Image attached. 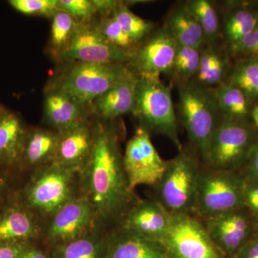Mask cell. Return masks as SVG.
<instances>
[{"mask_svg":"<svg viewBox=\"0 0 258 258\" xmlns=\"http://www.w3.org/2000/svg\"><path fill=\"white\" fill-rule=\"evenodd\" d=\"M231 85L238 88L247 98L258 97V59L251 58L236 66Z\"/></svg>","mask_w":258,"mask_h":258,"instance_id":"cell-31","label":"cell"},{"mask_svg":"<svg viewBox=\"0 0 258 258\" xmlns=\"http://www.w3.org/2000/svg\"><path fill=\"white\" fill-rule=\"evenodd\" d=\"M244 206L258 216V180L248 177L244 179Z\"/></svg>","mask_w":258,"mask_h":258,"instance_id":"cell-37","label":"cell"},{"mask_svg":"<svg viewBox=\"0 0 258 258\" xmlns=\"http://www.w3.org/2000/svg\"><path fill=\"white\" fill-rule=\"evenodd\" d=\"M28 131L22 120L8 111L0 116V164H12L20 160Z\"/></svg>","mask_w":258,"mask_h":258,"instance_id":"cell-22","label":"cell"},{"mask_svg":"<svg viewBox=\"0 0 258 258\" xmlns=\"http://www.w3.org/2000/svg\"><path fill=\"white\" fill-rule=\"evenodd\" d=\"M165 29L182 46L200 49L205 40L200 24L188 9L186 3L171 12L166 20Z\"/></svg>","mask_w":258,"mask_h":258,"instance_id":"cell-23","label":"cell"},{"mask_svg":"<svg viewBox=\"0 0 258 258\" xmlns=\"http://www.w3.org/2000/svg\"><path fill=\"white\" fill-rule=\"evenodd\" d=\"M258 25V13L247 8L234 10L226 19L225 32L231 45L247 36Z\"/></svg>","mask_w":258,"mask_h":258,"instance_id":"cell-29","label":"cell"},{"mask_svg":"<svg viewBox=\"0 0 258 258\" xmlns=\"http://www.w3.org/2000/svg\"><path fill=\"white\" fill-rule=\"evenodd\" d=\"M171 218L172 215L157 200L138 201L125 214L121 227L161 243L169 230Z\"/></svg>","mask_w":258,"mask_h":258,"instance_id":"cell-16","label":"cell"},{"mask_svg":"<svg viewBox=\"0 0 258 258\" xmlns=\"http://www.w3.org/2000/svg\"><path fill=\"white\" fill-rule=\"evenodd\" d=\"M79 176L81 195L89 200L101 222L123 220L138 202L129 187L118 132L108 121L95 123L92 151Z\"/></svg>","mask_w":258,"mask_h":258,"instance_id":"cell-1","label":"cell"},{"mask_svg":"<svg viewBox=\"0 0 258 258\" xmlns=\"http://www.w3.org/2000/svg\"><path fill=\"white\" fill-rule=\"evenodd\" d=\"M200 170L197 159L188 151L166 161V167L159 184L156 200L171 215L193 211Z\"/></svg>","mask_w":258,"mask_h":258,"instance_id":"cell-5","label":"cell"},{"mask_svg":"<svg viewBox=\"0 0 258 258\" xmlns=\"http://www.w3.org/2000/svg\"><path fill=\"white\" fill-rule=\"evenodd\" d=\"M171 215L170 227L161 242L167 258H227L195 217L190 214Z\"/></svg>","mask_w":258,"mask_h":258,"instance_id":"cell-8","label":"cell"},{"mask_svg":"<svg viewBox=\"0 0 258 258\" xmlns=\"http://www.w3.org/2000/svg\"><path fill=\"white\" fill-rule=\"evenodd\" d=\"M93 205L83 195L76 197L51 217L45 237L55 246L91 233L99 223Z\"/></svg>","mask_w":258,"mask_h":258,"instance_id":"cell-12","label":"cell"},{"mask_svg":"<svg viewBox=\"0 0 258 258\" xmlns=\"http://www.w3.org/2000/svg\"><path fill=\"white\" fill-rule=\"evenodd\" d=\"M123 163L132 191L140 185L156 187L166 167V161L159 155L150 134L141 126L137 127L127 142Z\"/></svg>","mask_w":258,"mask_h":258,"instance_id":"cell-11","label":"cell"},{"mask_svg":"<svg viewBox=\"0 0 258 258\" xmlns=\"http://www.w3.org/2000/svg\"><path fill=\"white\" fill-rule=\"evenodd\" d=\"M256 233H257V238H258V222L257 225H256Z\"/></svg>","mask_w":258,"mask_h":258,"instance_id":"cell-45","label":"cell"},{"mask_svg":"<svg viewBox=\"0 0 258 258\" xmlns=\"http://www.w3.org/2000/svg\"><path fill=\"white\" fill-rule=\"evenodd\" d=\"M6 111V108H5L4 106H2V105H0V116Z\"/></svg>","mask_w":258,"mask_h":258,"instance_id":"cell-43","label":"cell"},{"mask_svg":"<svg viewBox=\"0 0 258 258\" xmlns=\"http://www.w3.org/2000/svg\"><path fill=\"white\" fill-rule=\"evenodd\" d=\"M232 258H258V238L249 240Z\"/></svg>","mask_w":258,"mask_h":258,"instance_id":"cell-40","label":"cell"},{"mask_svg":"<svg viewBox=\"0 0 258 258\" xmlns=\"http://www.w3.org/2000/svg\"><path fill=\"white\" fill-rule=\"evenodd\" d=\"M3 184H4V182H3V180L0 178V194H1L2 189H3Z\"/></svg>","mask_w":258,"mask_h":258,"instance_id":"cell-44","label":"cell"},{"mask_svg":"<svg viewBox=\"0 0 258 258\" xmlns=\"http://www.w3.org/2000/svg\"><path fill=\"white\" fill-rule=\"evenodd\" d=\"M77 176L79 173L55 164L38 169L27 189L29 208L52 217L76 198Z\"/></svg>","mask_w":258,"mask_h":258,"instance_id":"cell-7","label":"cell"},{"mask_svg":"<svg viewBox=\"0 0 258 258\" xmlns=\"http://www.w3.org/2000/svg\"><path fill=\"white\" fill-rule=\"evenodd\" d=\"M112 13L123 30L138 45L151 35L154 28L152 22L131 11L123 2H117Z\"/></svg>","mask_w":258,"mask_h":258,"instance_id":"cell-28","label":"cell"},{"mask_svg":"<svg viewBox=\"0 0 258 258\" xmlns=\"http://www.w3.org/2000/svg\"><path fill=\"white\" fill-rule=\"evenodd\" d=\"M44 120L62 132L88 118L89 110L63 90L47 85L44 95Z\"/></svg>","mask_w":258,"mask_h":258,"instance_id":"cell-17","label":"cell"},{"mask_svg":"<svg viewBox=\"0 0 258 258\" xmlns=\"http://www.w3.org/2000/svg\"><path fill=\"white\" fill-rule=\"evenodd\" d=\"M132 113L139 120V126L149 134L167 137L179 151L182 149L170 88L160 78L138 76Z\"/></svg>","mask_w":258,"mask_h":258,"instance_id":"cell-2","label":"cell"},{"mask_svg":"<svg viewBox=\"0 0 258 258\" xmlns=\"http://www.w3.org/2000/svg\"><path fill=\"white\" fill-rule=\"evenodd\" d=\"M94 136L95 124L88 118L59 132L53 164L79 174L91 155Z\"/></svg>","mask_w":258,"mask_h":258,"instance_id":"cell-15","label":"cell"},{"mask_svg":"<svg viewBox=\"0 0 258 258\" xmlns=\"http://www.w3.org/2000/svg\"><path fill=\"white\" fill-rule=\"evenodd\" d=\"M58 132L44 128L28 131L21 159L27 166L38 169L55 161Z\"/></svg>","mask_w":258,"mask_h":258,"instance_id":"cell-20","label":"cell"},{"mask_svg":"<svg viewBox=\"0 0 258 258\" xmlns=\"http://www.w3.org/2000/svg\"><path fill=\"white\" fill-rule=\"evenodd\" d=\"M200 56V49L179 45L171 71L180 83L189 82L190 79L197 75Z\"/></svg>","mask_w":258,"mask_h":258,"instance_id":"cell-33","label":"cell"},{"mask_svg":"<svg viewBox=\"0 0 258 258\" xmlns=\"http://www.w3.org/2000/svg\"><path fill=\"white\" fill-rule=\"evenodd\" d=\"M245 159L248 169V177L258 180V141L252 144Z\"/></svg>","mask_w":258,"mask_h":258,"instance_id":"cell-38","label":"cell"},{"mask_svg":"<svg viewBox=\"0 0 258 258\" xmlns=\"http://www.w3.org/2000/svg\"><path fill=\"white\" fill-rule=\"evenodd\" d=\"M215 95L219 109L224 116L243 119L248 113L247 97L238 88L231 84L222 85Z\"/></svg>","mask_w":258,"mask_h":258,"instance_id":"cell-27","label":"cell"},{"mask_svg":"<svg viewBox=\"0 0 258 258\" xmlns=\"http://www.w3.org/2000/svg\"><path fill=\"white\" fill-rule=\"evenodd\" d=\"M40 233L32 212L21 208H13L0 217V244L24 243Z\"/></svg>","mask_w":258,"mask_h":258,"instance_id":"cell-21","label":"cell"},{"mask_svg":"<svg viewBox=\"0 0 258 258\" xmlns=\"http://www.w3.org/2000/svg\"><path fill=\"white\" fill-rule=\"evenodd\" d=\"M130 55L114 46L103 35L96 17L78 23L67 47L57 62H88L99 63H128Z\"/></svg>","mask_w":258,"mask_h":258,"instance_id":"cell-10","label":"cell"},{"mask_svg":"<svg viewBox=\"0 0 258 258\" xmlns=\"http://www.w3.org/2000/svg\"><path fill=\"white\" fill-rule=\"evenodd\" d=\"M25 247L24 243L0 244V258H20Z\"/></svg>","mask_w":258,"mask_h":258,"instance_id":"cell-39","label":"cell"},{"mask_svg":"<svg viewBox=\"0 0 258 258\" xmlns=\"http://www.w3.org/2000/svg\"><path fill=\"white\" fill-rule=\"evenodd\" d=\"M9 4L19 13L31 16L52 18L57 9V0H10Z\"/></svg>","mask_w":258,"mask_h":258,"instance_id":"cell-34","label":"cell"},{"mask_svg":"<svg viewBox=\"0 0 258 258\" xmlns=\"http://www.w3.org/2000/svg\"><path fill=\"white\" fill-rule=\"evenodd\" d=\"M179 97L180 119L190 142L207 163L212 137L220 121L215 93L200 84L187 82L180 84Z\"/></svg>","mask_w":258,"mask_h":258,"instance_id":"cell-4","label":"cell"},{"mask_svg":"<svg viewBox=\"0 0 258 258\" xmlns=\"http://www.w3.org/2000/svg\"><path fill=\"white\" fill-rule=\"evenodd\" d=\"M51 30L48 51L56 61L67 47L76 29L78 22L62 10H57L51 18Z\"/></svg>","mask_w":258,"mask_h":258,"instance_id":"cell-25","label":"cell"},{"mask_svg":"<svg viewBox=\"0 0 258 258\" xmlns=\"http://www.w3.org/2000/svg\"><path fill=\"white\" fill-rule=\"evenodd\" d=\"M231 50L236 55L251 56L252 58H258V25L247 36L238 42L231 45Z\"/></svg>","mask_w":258,"mask_h":258,"instance_id":"cell-36","label":"cell"},{"mask_svg":"<svg viewBox=\"0 0 258 258\" xmlns=\"http://www.w3.org/2000/svg\"><path fill=\"white\" fill-rule=\"evenodd\" d=\"M188 9L203 30L205 39L214 40L219 30V18L213 5L208 0H193L186 3Z\"/></svg>","mask_w":258,"mask_h":258,"instance_id":"cell-32","label":"cell"},{"mask_svg":"<svg viewBox=\"0 0 258 258\" xmlns=\"http://www.w3.org/2000/svg\"><path fill=\"white\" fill-rule=\"evenodd\" d=\"M112 12L108 14L97 15L98 27L108 41L131 55L138 44L123 30Z\"/></svg>","mask_w":258,"mask_h":258,"instance_id":"cell-30","label":"cell"},{"mask_svg":"<svg viewBox=\"0 0 258 258\" xmlns=\"http://www.w3.org/2000/svg\"><path fill=\"white\" fill-rule=\"evenodd\" d=\"M63 69L48 85L63 90L91 111L93 101L114 86L128 71L125 63L62 62Z\"/></svg>","mask_w":258,"mask_h":258,"instance_id":"cell-3","label":"cell"},{"mask_svg":"<svg viewBox=\"0 0 258 258\" xmlns=\"http://www.w3.org/2000/svg\"><path fill=\"white\" fill-rule=\"evenodd\" d=\"M103 258H167L162 244L120 227L108 236Z\"/></svg>","mask_w":258,"mask_h":258,"instance_id":"cell-19","label":"cell"},{"mask_svg":"<svg viewBox=\"0 0 258 258\" xmlns=\"http://www.w3.org/2000/svg\"><path fill=\"white\" fill-rule=\"evenodd\" d=\"M108 236L96 229L77 240L55 246L52 258H103Z\"/></svg>","mask_w":258,"mask_h":258,"instance_id":"cell-24","label":"cell"},{"mask_svg":"<svg viewBox=\"0 0 258 258\" xmlns=\"http://www.w3.org/2000/svg\"><path fill=\"white\" fill-rule=\"evenodd\" d=\"M179 44L165 28L141 42L127 66L138 76L160 77L171 72Z\"/></svg>","mask_w":258,"mask_h":258,"instance_id":"cell-13","label":"cell"},{"mask_svg":"<svg viewBox=\"0 0 258 258\" xmlns=\"http://www.w3.org/2000/svg\"><path fill=\"white\" fill-rule=\"evenodd\" d=\"M252 138V129L242 119L224 116L212 137L206 164L212 169L233 171L246 159Z\"/></svg>","mask_w":258,"mask_h":258,"instance_id":"cell-9","label":"cell"},{"mask_svg":"<svg viewBox=\"0 0 258 258\" xmlns=\"http://www.w3.org/2000/svg\"><path fill=\"white\" fill-rule=\"evenodd\" d=\"M20 258H47L40 249L35 247H25Z\"/></svg>","mask_w":258,"mask_h":258,"instance_id":"cell-41","label":"cell"},{"mask_svg":"<svg viewBox=\"0 0 258 258\" xmlns=\"http://www.w3.org/2000/svg\"><path fill=\"white\" fill-rule=\"evenodd\" d=\"M57 9L66 12L78 23L92 20L98 15L94 0H57Z\"/></svg>","mask_w":258,"mask_h":258,"instance_id":"cell-35","label":"cell"},{"mask_svg":"<svg viewBox=\"0 0 258 258\" xmlns=\"http://www.w3.org/2000/svg\"><path fill=\"white\" fill-rule=\"evenodd\" d=\"M227 60L221 52L208 48L200 56L197 77L201 86L208 87L222 82L227 72Z\"/></svg>","mask_w":258,"mask_h":258,"instance_id":"cell-26","label":"cell"},{"mask_svg":"<svg viewBox=\"0 0 258 258\" xmlns=\"http://www.w3.org/2000/svg\"><path fill=\"white\" fill-rule=\"evenodd\" d=\"M242 208L224 212L205 220V227L215 246L227 258H232L252 239L250 220Z\"/></svg>","mask_w":258,"mask_h":258,"instance_id":"cell-14","label":"cell"},{"mask_svg":"<svg viewBox=\"0 0 258 258\" xmlns=\"http://www.w3.org/2000/svg\"><path fill=\"white\" fill-rule=\"evenodd\" d=\"M243 185L233 171H201L193 211L206 220L244 207Z\"/></svg>","mask_w":258,"mask_h":258,"instance_id":"cell-6","label":"cell"},{"mask_svg":"<svg viewBox=\"0 0 258 258\" xmlns=\"http://www.w3.org/2000/svg\"><path fill=\"white\" fill-rule=\"evenodd\" d=\"M137 81L138 76L128 68L122 79L93 101L91 112L98 119L106 122L132 113Z\"/></svg>","mask_w":258,"mask_h":258,"instance_id":"cell-18","label":"cell"},{"mask_svg":"<svg viewBox=\"0 0 258 258\" xmlns=\"http://www.w3.org/2000/svg\"><path fill=\"white\" fill-rule=\"evenodd\" d=\"M252 117L254 125L258 128V105L254 107L252 111Z\"/></svg>","mask_w":258,"mask_h":258,"instance_id":"cell-42","label":"cell"}]
</instances>
